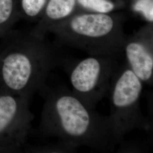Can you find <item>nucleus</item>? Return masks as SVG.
I'll use <instances>...</instances> for the list:
<instances>
[{
	"label": "nucleus",
	"instance_id": "nucleus-1",
	"mask_svg": "<svg viewBox=\"0 0 153 153\" xmlns=\"http://www.w3.org/2000/svg\"><path fill=\"white\" fill-rule=\"evenodd\" d=\"M39 126L40 133L55 137L76 149L85 146L101 152L113 151L118 144L108 116L100 114L64 86L47 88Z\"/></svg>",
	"mask_w": 153,
	"mask_h": 153
},
{
	"label": "nucleus",
	"instance_id": "nucleus-2",
	"mask_svg": "<svg viewBox=\"0 0 153 153\" xmlns=\"http://www.w3.org/2000/svg\"><path fill=\"white\" fill-rule=\"evenodd\" d=\"M57 61L43 49L17 48L0 56V92L30 98L46 86Z\"/></svg>",
	"mask_w": 153,
	"mask_h": 153
},
{
	"label": "nucleus",
	"instance_id": "nucleus-3",
	"mask_svg": "<svg viewBox=\"0 0 153 153\" xmlns=\"http://www.w3.org/2000/svg\"><path fill=\"white\" fill-rule=\"evenodd\" d=\"M143 82L126 64L117 66L112 77L108 97V116L117 142L134 129L148 131L150 124L140 108Z\"/></svg>",
	"mask_w": 153,
	"mask_h": 153
},
{
	"label": "nucleus",
	"instance_id": "nucleus-4",
	"mask_svg": "<svg viewBox=\"0 0 153 153\" xmlns=\"http://www.w3.org/2000/svg\"><path fill=\"white\" fill-rule=\"evenodd\" d=\"M66 67L71 91L91 108L108 97L119 64L111 56L90 57Z\"/></svg>",
	"mask_w": 153,
	"mask_h": 153
},
{
	"label": "nucleus",
	"instance_id": "nucleus-5",
	"mask_svg": "<svg viewBox=\"0 0 153 153\" xmlns=\"http://www.w3.org/2000/svg\"><path fill=\"white\" fill-rule=\"evenodd\" d=\"M29 99L0 92V151L18 150L27 142L33 120Z\"/></svg>",
	"mask_w": 153,
	"mask_h": 153
},
{
	"label": "nucleus",
	"instance_id": "nucleus-6",
	"mask_svg": "<svg viewBox=\"0 0 153 153\" xmlns=\"http://www.w3.org/2000/svg\"><path fill=\"white\" fill-rule=\"evenodd\" d=\"M69 27L77 36L98 41L111 35L114 29V22L107 15L85 14L74 18Z\"/></svg>",
	"mask_w": 153,
	"mask_h": 153
},
{
	"label": "nucleus",
	"instance_id": "nucleus-7",
	"mask_svg": "<svg viewBox=\"0 0 153 153\" xmlns=\"http://www.w3.org/2000/svg\"><path fill=\"white\" fill-rule=\"evenodd\" d=\"M126 64L143 83L153 85V56L148 44L132 41L126 47Z\"/></svg>",
	"mask_w": 153,
	"mask_h": 153
},
{
	"label": "nucleus",
	"instance_id": "nucleus-8",
	"mask_svg": "<svg viewBox=\"0 0 153 153\" xmlns=\"http://www.w3.org/2000/svg\"><path fill=\"white\" fill-rule=\"evenodd\" d=\"M75 5V0H50L46 9L49 18L57 20L68 16Z\"/></svg>",
	"mask_w": 153,
	"mask_h": 153
},
{
	"label": "nucleus",
	"instance_id": "nucleus-9",
	"mask_svg": "<svg viewBox=\"0 0 153 153\" xmlns=\"http://www.w3.org/2000/svg\"><path fill=\"white\" fill-rule=\"evenodd\" d=\"M84 7L102 13H106L112 10L114 5L108 0H78Z\"/></svg>",
	"mask_w": 153,
	"mask_h": 153
},
{
	"label": "nucleus",
	"instance_id": "nucleus-10",
	"mask_svg": "<svg viewBox=\"0 0 153 153\" xmlns=\"http://www.w3.org/2000/svg\"><path fill=\"white\" fill-rule=\"evenodd\" d=\"M135 11H141L145 18L153 21V0H137L133 6Z\"/></svg>",
	"mask_w": 153,
	"mask_h": 153
},
{
	"label": "nucleus",
	"instance_id": "nucleus-11",
	"mask_svg": "<svg viewBox=\"0 0 153 153\" xmlns=\"http://www.w3.org/2000/svg\"><path fill=\"white\" fill-rule=\"evenodd\" d=\"M46 0H22V7L28 16H36L44 6Z\"/></svg>",
	"mask_w": 153,
	"mask_h": 153
},
{
	"label": "nucleus",
	"instance_id": "nucleus-12",
	"mask_svg": "<svg viewBox=\"0 0 153 153\" xmlns=\"http://www.w3.org/2000/svg\"><path fill=\"white\" fill-rule=\"evenodd\" d=\"M13 0H0V25L7 22L13 10Z\"/></svg>",
	"mask_w": 153,
	"mask_h": 153
}]
</instances>
